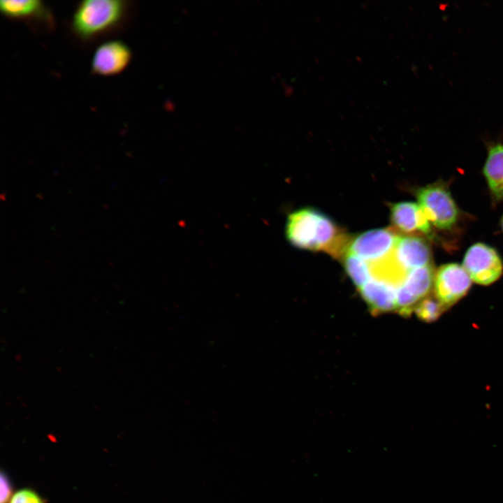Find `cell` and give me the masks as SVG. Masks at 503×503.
<instances>
[{
	"mask_svg": "<svg viewBox=\"0 0 503 503\" xmlns=\"http://www.w3.org/2000/svg\"><path fill=\"white\" fill-rule=\"evenodd\" d=\"M132 8L129 0H82L73 10L69 29L80 43L92 44L122 31Z\"/></svg>",
	"mask_w": 503,
	"mask_h": 503,
	"instance_id": "1",
	"label": "cell"
},
{
	"mask_svg": "<svg viewBox=\"0 0 503 503\" xmlns=\"http://www.w3.org/2000/svg\"><path fill=\"white\" fill-rule=\"evenodd\" d=\"M286 235L296 247L322 251L337 258H341L346 253L351 238L329 217L312 208H303L290 214Z\"/></svg>",
	"mask_w": 503,
	"mask_h": 503,
	"instance_id": "2",
	"label": "cell"
},
{
	"mask_svg": "<svg viewBox=\"0 0 503 503\" xmlns=\"http://www.w3.org/2000/svg\"><path fill=\"white\" fill-rule=\"evenodd\" d=\"M416 196L432 226L444 231L451 230L455 226L460 216L459 209L442 181L419 188Z\"/></svg>",
	"mask_w": 503,
	"mask_h": 503,
	"instance_id": "3",
	"label": "cell"
},
{
	"mask_svg": "<svg viewBox=\"0 0 503 503\" xmlns=\"http://www.w3.org/2000/svg\"><path fill=\"white\" fill-rule=\"evenodd\" d=\"M462 266L472 281L480 285H490L502 275L503 263L493 247L476 243L466 252Z\"/></svg>",
	"mask_w": 503,
	"mask_h": 503,
	"instance_id": "4",
	"label": "cell"
},
{
	"mask_svg": "<svg viewBox=\"0 0 503 503\" xmlns=\"http://www.w3.org/2000/svg\"><path fill=\"white\" fill-rule=\"evenodd\" d=\"M400 236L391 228L368 231L351 237L346 253L353 254L370 263H374L385 258L393 252Z\"/></svg>",
	"mask_w": 503,
	"mask_h": 503,
	"instance_id": "5",
	"label": "cell"
},
{
	"mask_svg": "<svg viewBox=\"0 0 503 503\" xmlns=\"http://www.w3.org/2000/svg\"><path fill=\"white\" fill-rule=\"evenodd\" d=\"M0 11L6 18L22 21L38 31H51L55 27L54 15L41 0H2Z\"/></svg>",
	"mask_w": 503,
	"mask_h": 503,
	"instance_id": "6",
	"label": "cell"
},
{
	"mask_svg": "<svg viewBox=\"0 0 503 503\" xmlns=\"http://www.w3.org/2000/svg\"><path fill=\"white\" fill-rule=\"evenodd\" d=\"M472 282L462 265L457 263L442 265L435 273V297L446 309L451 307L467 294Z\"/></svg>",
	"mask_w": 503,
	"mask_h": 503,
	"instance_id": "7",
	"label": "cell"
},
{
	"mask_svg": "<svg viewBox=\"0 0 503 503\" xmlns=\"http://www.w3.org/2000/svg\"><path fill=\"white\" fill-rule=\"evenodd\" d=\"M131 58L132 51L124 41L107 40L94 50L91 59L90 71L96 75H116L128 66Z\"/></svg>",
	"mask_w": 503,
	"mask_h": 503,
	"instance_id": "8",
	"label": "cell"
},
{
	"mask_svg": "<svg viewBox=\"0 0 503 503\" xmlns=\"http://www.w3.org/2000/svg\"><path fill=\"white\" fill-rule=\"evenodd\" d=\"M397 263L406 272L432 265L429 243L416 235H400L393 252Z\"/></svg>",
	"mask_w": 503,
	"mask_h": 503,
	"instance_id": "9",
	"label": "cell"
},
{
	"mask_svg": "<svg viewBox=\"0 0 503 503\" xmlns=\"http://www.w3.org/2000/svg\"><path fill=\"white\" fill-rule=\"evenodd\" d=\"M391 218L394 230L398 233H421L428 238L433 237L432 225L418 203L401 202L393 204Z\"/></svg>",
	"mask_w": 503,
	"mask_h": 503,
	"instance_id": "10",
	"label": "cell"
},
{
	"mask_svg": "<svg viewBox=\"0 0 503 503\" xmlns=\"http://www.w3.org/2000/svg\"><path fill=\"white\" fill-rule=\"evenodd\" d=\"M487 158L483 168L491 195L496 201L503 200V143L487 145Z\"/></svg>",
	"mask_w": 503,
	"mask_h": 503,
	"instance_id": "11",
	"label": "cell"
},
{
	"mask_svg": "<svg viewBox=\"0 0 503 503\" xmlns=\"http://www.w3.org/2000/svg\"><path fill=\"white\" fill-rule=\"evenodd\" d=\"M344 268L358 289L368 282L371 278L369 262L349 253L342 258Z\"/></svg>",
	"mask_w": 503,
	"mask_h": 503,
	"instance_id": "12",
	"label": "cell"
},
{
	"mask_svg": "<svg viewBox=\"0 0 503 503\" xmlns=\"http://www.w3.org/2000/svg\"><path fill=\"white\" fill-rule=\"evenodd\" d=\"M446 309L435 298L427 297L416 306L414 312L424 321L432 322L438 319Z\"/></svg>",
	"mask_w": 503,
	"mask_h": 503,
	"instance_id": "13",
	"label": "cell"
},
{
	"mask_svg": "<svg viewBox=\"0 0 503 503\" xmlns=\"http://www.w3.org/2000/svg\"><path fill=\"white\" fill-rule=\"evenodd\" d=\"M9 503H45V502L35 490L22 488L13 495Z\"/></svg>",
	"mask_w": 503,
	"mask_h": 503,
	"instance_id": "14",
	"label": "cell"
},
{
	"mask_svg": "<svg viewBox=\"0 0 503 503\" xmlns=\"http://www.w3.org/2000/svg\"><path fill=\"white\" fill-rule=\"evenodd\" d=\"M0 485V503H9L13 496V486L8 476L3 471L1 472Z\"/></svg>",
	"mask_w": 503,
	"mask_h": 503,
	"instance_id": "15",
	"label": "cell"
},
{
	"mask_svg": "<svg viewBox=\"0 0 503 503\" xmlns=\"http://www.w3.org/2000/svg\"><path fill=\"white\" fill-rule=\"evenodd\" d=\"M500 225L503 231V216L502 217L501 221H500Z\"/></svg>",
	"mask_w": 503,
	"mask_h": 503,
	"instance_id": "16",
	"label": "cell"
}]
</instances>
